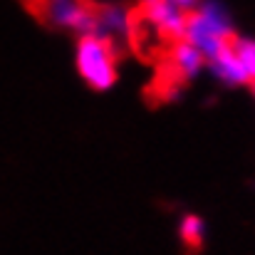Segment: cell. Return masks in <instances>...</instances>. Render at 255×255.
<instances>
[{"label":"cell","instance_id":"obj_1","mask_svg":"<svg viewBox=\"0 0 255 255\" xmlns=\"http://www.w3.org/2000/svg\"><path fill=\"white\" fill-rule=\"evenodd\" d=\"M233 22L226 12L223 5L206 0L198 2L188 15H186V27H183V37L188 45H193L206 60L213 57L216 52H221L226 45L233 42Z\"/></svg>","mask_w":255,"mask_h":255},{"label":"cell","instance_id":"obj_2","mask_svg":"<svg viewBox=\"0 0 255 255\" xmlns=\"http://www.w3.org/2000/svg\"><path fill=\"white\" fill-rule=\"evenodd\" d=\"M80 77L92 89H109L117 80V60L112 42L99 35H82L75 52Z\"/></svg>","mask_w":255,"mask_h":255},{"label":"cell","instance_id":"obj_3","mask_svg":"<svg viewBox=\"0 0 255 255\" xmlns=\"http://www.w3.org/2000/svg\"><path fill=\"white\" fill-rule=\"evenodd\" d=\"M40 15L52 27L77 32L80 37L94 32V10L85 0H42Z\"/></svg>","mask_w":255,"mask_h":255},{"label":"cell","instance_id":"obj_4","mask_svg":"<svg viewBox=\"0 0 255 255\" xmlns=\"http://www.w3.org/2000/svg\"><path fill=\"white\" fill-rule=\"evenodd\" d=\"M186 15L188 12L181 10L171 0H144V17H146V22L154 30H159L161 35L171 37V40H181L183 37Z\"/></svg>","mask_w":255,"mask_h":255},{"label":"cell","instance_id":"obj_5","mask_svg":"<svg viewBox=\"0 0 255 255\" xmlns=\"http://www.w3.org/2000/svg\"><path fill=\"white\" fill-rule=\"evenodd\" d=\"M206 62H208V67H211L213 77H218L221 82H226V85H231V87L248 85L246 70H243V65H241V60H238V55H236L233 45H226L221 52H216V55H213V57H208Z\"/></svg>","mask_w":255,"mask_h":255},{"label":"cell","instance_id":"obj_6","mask_svg":"<svg viewBox=\"0 0 255 255\" xmlns=\"http://www.w3.org/2000/svg\"><path fill=\"white\" fill-rule=\"evenodd\" d=\"M129 32V12L119 5H104L99 10H94V32L104 40H114V37H124Z\"/></svg>","mask_w":255,"mask_h":255},{"label":"cell","instance_id":"obj_7","mask_svg":"<svg viewBox=\"0 0 255 255\" xmlns=\"http://www.w3.org/2000/svg\"><path fill=\"white\" fill-rule=\"evenodd\" d=\"M206 65V57L193 47L188 45L186 40H176L173 47H171V67L173 72L181 77V80H193Z\"/></svg>","mask_w":255,"mask_h":255},{"label":"cell","instance_id":"obj_8","mask_svg":"<svg viewBox=\"0 0 255 255\" xmlns=\"http://www.w3.org/2000/svg\"><path fill=\"white\" fill-rule=\"evenodd\" d=\"M178 236H181V241H183L186 246L198 248V246L203 243V238H206V223H203V218H198V216H193V213L183 216L181 223H178Z\"/></svg>","mask_w":255,"mask_h":255},{"label":"cell","instance_id":"obj_9","mask_svg":"<svg viewBox=\"0 0 255 255\" xmlns=\"http://www.w3.org/2000/svg\"><path fill=\"white\" fill-rule=\"evenodd\" d=\"M231 45H233V50H236V55H238L243 70H246L248 82L255 85V40L253 37H233Z\"/></svg>","mask_w":255,"mask_h":255},{"label":"cell","instance_id":"obj_10","mask_svg":"<svg viewBox=\"0 0 255 255\" xmlns=\"http://www.w3.org/2000/svg\"><path fill=\"white\" fill-rule=\"evenodd\" d=\"M171 2H176L181 10H186V12H191L196 5H198V0H171Z\"/></svg>","mask_w":255,"mask_h":255},{"label":"cell","instance_id":"obj_11","mask_svg":"<svg viewBox=\"0 0 255 255\" xmlns=\"http://www.w3.org/2000/svg\"><path fill=\"white\" fill-rule=\"evenodd\" d=\"M253 87H255V85H253Z\"/></svg>","mask_w":255,"mask_h":255}]
</instances>
